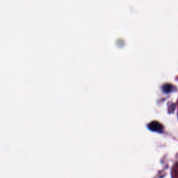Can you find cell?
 I'll return each mask as SVG.
<instances>
[{
	"instance_id": "2",
	"label": "cell",
	"mask_w": 178,
	"mask_h": 178,
	"mask_svg": "<svg viewBox=\"0 0 178 178\" xmlns=\"http://www.w3.org/2000/svg\"><path fill=\"white\" fill-rule=\"evenodd\" d=\"M172 173L173 178H178V163L176 164V165H175L174 167H173Z\"/></svg>"
},
{
	"instance_id": "1",
	"label": "cell",
	"mask_w": 178,
	"mask_h": 178,
	"mask_svg": "<svg viewBox=\"0 0 178 178\" xmlns=\"http://www.w3.org/2000/svg\"><path fill=\"white\" fill-rule=\"evenodd\" d=\"M148 127L154 132H161V130H163V127L161 124L157 121H153L149 124Z\"/></svg>"
}]
</instances>
